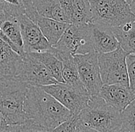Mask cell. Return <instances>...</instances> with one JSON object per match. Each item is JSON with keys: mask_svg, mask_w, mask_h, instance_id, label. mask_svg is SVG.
<instances>
[{"mask_svg": "<svg viewBox=\"0 0 135 132\" xmlns=\"http://www.w3.org/2000/svg\"><path fill=\"white\" fill-rule=\"evenodd\" d=\"M26 119L48 131L73 118L70 111L39 86H28L24 102Z\"/></svg>", "mask_w": 135, "mask_h": 132, "instance_id": "obj_1", "label": "cell"}, {"mask_svg": "<svg viewBox=\"0 0 135 132\" xmlns=\"http://www.w3.org/2000/svg\"><path fill=\"white\" fill-rule=\"evenodd\" d=\"M28 86L16 78L0 80V114L9 125L26 120L24 102Z\"/></svg>", "mask_w": 135, "mask_h": 132, "instance_id": "obj_2", "label": "cell"}, {"mask_svg": "<svg viewBox=\"0 0 135 132\" xmlns=\"http://www.w3.org/2000/svg\"><path fill=\"white\" fill-rule=\"evenodd\" d=\"M85 126L98 132H112L121 126V115L99 95L91 96L87 105L77 116Z\"/></svg>", "mask_w": 135, "mask_h": 132, "instance_id": "obj_3", "label": "cell"}, {"mask_svg": "<svg viewBox=\"0 0 135 132\" xmlns=\"http://www.w3.org/2000/svg\"><path fill=\"white\" fill-rule=\"evenodd\" d=\"M88 1L92 13L91 23H99L115 28L135 21L130 5L125 0Z\"/></svg>", "mask_w": 135, "mask_h": 132, "instance_id": "obj_4", "label": "cell"}, {"mask_svg": "<svg viewBox=\"0 0 135 132\" xmlns=\"http://www.w3.org/2000/svg\"><path fill=\"white\" fill-rule=\"evenodd\" d=\"M127 56V54L120 47L109 53L98 54L103 84H121L129 86Z\"/></svg>", "mask_w": 135, "mask_h": 132, "instance_id": "obj_5", "label": "cell"}, {"mask_svg": "<svg viewBox=\"0 0 135 132\" xmlns=\"http://www.w3.org/2000/svg\"><path fill=\"white\" fill-rule=\"evenodd\" d=\"M77 117L87 105L91 98L85 88H78L65 83L40 86Z\"/></svg>", "mask_w": 135, "mask_h": 132, "instance_id": "obj_6", "label": "cell"}, {"mask_svg": "<svg viewBox=\"0 0 135 132\" xmlns=\"http://www.w3.org/2000/svg\"><path fill=\"white\" fill-rule=\"evenodd\" d=\"M52 47L68 52L71 55L85 54L94 51L90 25L69 24L58 43Z\"/></svg>", "mask_w": 135, "mask_h": 132, "instance_id": "obj_7", "label": "cell"}, {"mask_svg": "<svg viewBox=\"0 0 135 132\" xmlns=\"http://www.w3.org/2000/svg\"><path fill=\"white\" fill-rule=\"evenodd\" d=\"M80 80L91 96L99 94L102 86L98 53L73 55Z\"/></svg>", "mask_w": 135, "mask_h": 132, "instance_id": "obj_8", "label": "cell"}, {"mask_svg": "<svg viewBox=\"0 0 135 132\" xmlns=\"http://www.w3.org/2000/svg\"><path fill=\"white\" fill-rule=\"evenodd\" d=\"M16 79L32 86H44L57 83L48 69L30 53H25Z\"/></svg>", "mask_w": 135, "mask_h": 132, "instance_id": "obj_9", "label": "cell"}, {"mask_svg": "<svg viewBox=\"0 0 135 132\" xmlns=\"http://www.w3.org/2000/svg\"><path fill=\"white\" fill-rule=\"evenodd\" d=\"M19 23L25 53L50 51L52 46L43 35L38 25L25 14L16 17Z\"/></svg>", "mask_w": 135, "mask_h": 132, "instance_id": "obj_10", "label": "cell"}, {"mask_svg": "<svg viewBox=\"0 0 135 132\" xmlns=\"http://www.w3.org/2000/svg\"><path fill=\"white\" fill-rule=\"evenodd\" d=\"M98 95L119 112L135 99V94L130 87L121 84H104Z\"/></svg>", "mask_w": 135, "mask_h": 132, "instance_id": "obj_11", "label": "cell"}, {"mask_svg": "<svg viewBox=\"0 0 135 132\" xmlns=\"http://www.w3.org/2000/svg\"><path fill=\"white\" fill-rule=\"evenodd\" d=\"M93 47L98 54H104L114 51L120 47L112 28L99 23H90Z\"/></svg>", "mask_w": 135, "mask_h": 132, "instance_id": "obj_12", "label": "cell"}, {"mask_svg": "<svg viewBox=\"0 0 135 132\" xmlns=\"http://www.w3.org/2000/svg\"><path fill=\"white\" fill-rule=\"evenodd\" d=\"M70 24L87 25L92 22V13L88 0H59Z\"/></svg>", "mask_w": 135, "mask_h": 132, "instance_id": "obj_13", "label": "cell"}, {"mask_svg": "<svg viewBox=\"0 0 135 132\" xmlns=\"http://www.w3.org/2000/svg\"><path fill=\"white\" fill-rule=\"evenodd\" d=\"M0 38L18 55L25 54L19 23L16 17L6 15L0 24Z\"/></svg>", "mask_w": 135, "mask_h": 132, "instance_id": "obj_14", "label": "cell"}, {"mask_svg": "<svg viewBox=\"0 0 135 132\" xmlns=\"http://www.w3.org/2000/svg\"><path fill=\"white\" fill-rule=\"evenodd\" d=\"M22 59L0 38V80L16 78Z\"/></svg>", "mask_w": 135, "mask_h": 132, "instance_id": "obj_15", "label": "cell"}, {"mask_svg": "<svg viewBox=\"0 0 135 132\" xmlns=\"http://www.w3.org/2000/svg\"><path fill=\"white\" fill-rule=\"evenodd\" d=\"M51 51L54 53L61 62L62 77L64 82L78 88H84L80 80L73 55L66 51H61L55 49L54 47L51 50Z\"/></svg>", "mask_w": 135, "mask_h": 132, "instance_id": "obj_16", "label": "cell"}, {"mask_svg": "<svg viewBox=\"0 0 135 132\" xmlns=\"http://www.w3.org/2000/svg\"><path fill=\"white\" fill-rule=\"evenodd\" d=\"M36 24L38 25L43 35L51 46L58 43L69 25V23L44 18L40 15L37 18Z\"/></svg>", "mask_w": 135, "mask_h": 132, "instance_id": "obj_17", "label": "cell"}, {"mask_svg": "<svg viewBox=\"0 0 135 132\" xmlns=\"http://www.w3.org/2000/svg\"><path fill=\"white\" fill-rule=\"evenodd\" d=\"M32 2L38 15L69 23L59 0H32Z\"/></svg>", "mask_w": 135, "mask_h": 132, "instance_id": "obj_18", "label": "cell"}, {"mask_svg": "<svg viewBox=\"0 0 135 132\" xmlns=\"http://www.w3.org/2000/svg\"><path fill=\"white\" fill-rule=\"evenodd\" d=\"M111 28L120 47L127 54H135V21Z\"/></svg>", "mask_w": 135, "mask_h": 132, "instance_id": "obj_19", "label": "cell"}, {"mask_svg": "<svg viewBox=\"0 0 135 132\" xmlns=\"http://www.w3.org/2000/svg\"><path fill=\"white\" fill-rule=\"evenodd\" d=\"M33 57L41 61L50 72L52 77L58 83H65L62 77V64L58 57L51 51L30 53Z\"/></svg>", "mask_w": 135, "mask_h": 132, "instance_id": "obj_20", "label": "cell"}, {"mask_svg": "<svg viewBox=\"0 0 135 132\" xmlns=\"http://www.w3.org/2000/svg\"><path fill=\"white\" fill-rule=\"evenodd\" d=\"M0 10L6 15L13 17L25 14L24 4L22 0H0Z\"/></svg>", "mask_w": 135, "mask_h": 132, "instance_id": "obj_21", "label": "cell"}, {"mask_svg": "<svg viewBox=\"0 0 135 132\" xmlns=\"http://www.w3.org/2000/svg\"><path fill=\"white\" fill-rule=\"evenodd\" d=\"M122 125L131 132H135V99L121 112Z\"/></svg>", "mask_w": 135, "mask_h": 132, "instance_id": "obj_22", "label": "cell"}, {"mask_svg": "<svg viewBox=\"0 0 135 132\" xmlns=\"http://www.w3.org/2000/svg\"><path fill=\"white\" fill-rule=\"evenodd\" d=\"M8 132H48V130L32 121L26 119L21 124L11 125Z\"/></svg>", "mask_w": 135, "mask_h": 132, "instance_id": "obj_23", "label": "cell"}, {"mask_svg": "<svg viewBox=\"0 0 135 132\" xmlns=\"http://www.w3.org/2000/svg\"><path fill=\"white\" fill-rule=\"evenodd\" d=\"M126 64L129 86L131 91L135 94V54H127Z\"/></svg>", "mask_w": 135, "mask_h": 132, "instance_id": "obj_24", "label": "cell"}, {"mask_svg": "<svg viewBox=\"0 0 135 132\" xmlns=\"http://www.w3.org/2000/svg\"><path fill=\"white\" fill-rule=\"evenodd\" d=\"M78 123V120L77 117H74L73 118L68 120L66 122L58 125L55 128L51 129L48 132H75L76 127Z\"/></svg>", "mask_w": 135, "mask_h": 132, "instance_id": "obj_25", "label": "cell"}, {"mask_svg": "<svg viewBox=\"0 0 135 132\" xmlns=\"http://www.w3.org/2000/svg\"><path fill=\"white\" fill-rule=\"evenodd\" d=\"M25 10V15L28 17L35 23L37 22V18L38 17V14L36 12L35 8H34L32 0H22Z\"/></svg>", "mask_w": 135, "mask_h": 132, "instance_id": "obj_26", "label": "cell"}, {"mask_svg": "<svg viewBox=\"0 0 135 132\" xmlns=\"http://www.w3.org/2000/svg\"><path fill=\"white\" fill-rule=\"evenodd\" d=\"M75 132H98L94 129H91L87 126H85L84 124H82L79 121H78V125L76 127L75 131Z\"/></svg>", "mask_w": 135, "mask_h": 132, "instance_id": "obj_27", "label": "cell"}, {"mask_svg": "<svg viewBox=\"0 0 135 132\" xmlns=\"http://www.w3.org/2000/svg\"><path fill=\"white\" fill-rule=\"evenodd\" d=\"M10 126L11 125L7 123L6 119L0 114V132H8Z\"/></svg>", "mask_w": 135, "mask_h": 132, "instance_id": "obj_28", "label": "cell"}, {"mask_svg": "<svg viewBox=\"0 0 135 132\" xmlns=\"http://www.w3.org/2000/svg\"><path fill=\"white\" fill-rule=\"evenodd\" d=\"M112 132H131V131H129L125 127H124V126L121 124V126H120V127H119L118 128L115 129L114 131H113Z\"/></svg>", "mask_w": 135, "mask_h": 132, "instance_id": "obj_29", "label": "cell"}, {"mask_svg": "<svg viewBox=\"0 0 135 132\" xmlns=\"http://www.w3.org/2000/svg\"><path fill=\"white\" fill-rule=\"evenodd\" d=\"M130 8L131 10V12L134 14L135 16V0H131V2H130Z\"/></svg>", "mask_w": 135, "mask_h": 132, "instance_id": "obj_30", "label": "cell"}, {"mask_svg": "<svg viewBox=\"0 0 135 132\" xmlns=\"http://www.w3.org/2000/svg\"><path fill=\"white\" fill-rule=\"evenodd\" d=\"M6 15H6L2 11L0 10V24H1V22L3 21V19L6 17Z\"/></svg>", "mask_w": 135, "mask_h": 132, "instance_id": "obj_31", "label": "cell"}, {"mask_svg": "<svg viewBox=\"0 0 135 132\" xmlns=\"http://www.w3.org/2000/svg\"><path fill=\"white\" fill-rule=\"evenodd\" d=\"M125 1H126L127 3H129V4H130V2H131V0H125Z\"/></svg>", "mask_w": 135, "mask_h": 132, "instance_id": "obj_32", "label": "cell"}]
</instances>
